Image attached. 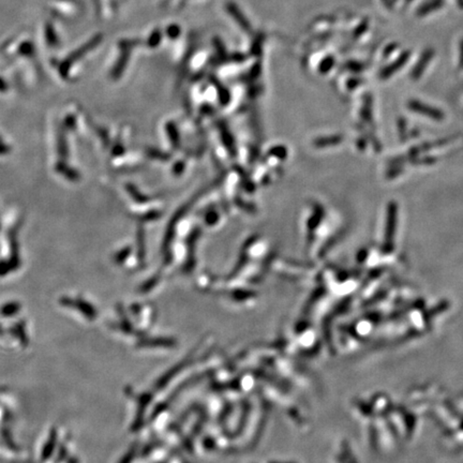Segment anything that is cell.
<instances>
[{
  "mask_svg": "<svg viewBox=\"0 0 463 463\" xmlns=\"http://www.w3.org/2000/svg\"><path fill=\"white\" fill-rule=\"evenodd\" d=\"M414 109L416 111H419V113H423V114H426V115H429V116H431L433 118H440V117H442V115H441L438 113V111H435L433 109H430V107H427V106H424L422 104H417V105H413Z\"/></svg>",
  "mask_w": 463,
  "mask_h": 463,
  "instance_id": "cell-1",
  "label": "cell"
}]
</instances>
